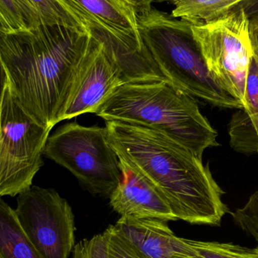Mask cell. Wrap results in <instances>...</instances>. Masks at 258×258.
I'll use <instances>...</instances> for the list:
<instances>
[{
	"mask_svg": "<svg viewBox=\"0 0 258 258\" xmlns=\"http://www.w3.org/2000/svg\"><path fill=\"white\" fill-rule=\"evenodd\" d=\"M44 25H63L87 30L62 0H29Z\"/></svg>",
	"mask_w": 258,
	"mask_h": 258,
	"instance_id": "e0dca14e",
	"label": "cell"
},
{
	"mask_svg": "<svg viewBox=\"0 0 258 258\" xmlns=\"http://www.w3.org/2000/svg\"><path fill=\"white\" fill-rule=\"evenodd\" d=\"M229 134L236 151L258 153V55L254 48L247 80L246 107L233 114Z\"/></svg>",
	"mask_w": 258,
	"mask_h": 258,
	"instance_id": "4fadbf2b",
	"label": "cell"
},
{
	"mask_svg": "<svg viewBox=\"0 0 258 258\" xmlns=\"http://www.w3.org/2000/svg\"><path fill=\"white\" fill-rule=\"evenodd\" d=\"M0 258H44L26 235L12 209L0 201Z\"/></svg>",
	"mask_w": 258,
	"mask_h": 258,
	"instance_id": "5bb4252c",
	"label": "cell"
},
{
	"mask_svg": "<svg viewBox=\"0 0 258 258\" xmlns=\"http://www.w3.org/2000/svg\"><path fill=\"white\" fill-rule=\"evenodd\" d=\"M0 125V196L16 197L31 187L53 127L41 125L19 105L5 79Z\"/></svg>",
	"mask_w": 258,
	"mask_h": 258,
	"instance_id": "5b68a950",
	"label": "cell"
},
{
	"mask_svg": "<svg viewBox=\"0 0 258 258\" xmlns=\"http://www.w3.org/2000/svg\"><path fill=\"white\" fill-rule=\"evenodd\" d=\"M192 33L217 83L246 107L252 31L243 9L236 6L221 19L192 24Z\"/></svg>",
	"mask_w": 258,
	"mask_h": 258,
	"instance_id": "52a82bcc",
	"label": "cell"
},
{
	"mask_svg": "<svg viewBox=\"0 0 258 258\" xmlns=\"http://www.w3.org/2000/svg\"><path fill=\"white\" fill-rule=\"evenodd\" d=\"M235 224L258 243V190L248 199L243 207L231 213Z\"/></svg>",
	"mask_w": 258,
	"mask_h": 258,
	"instance_id": "d6986e66",
	"label": "cell"
},
{
	"mask_svg": "<svg viewBox=\"0 0 258 258\" xmlns=\"http://www.w3.org/2000/svg\"><path fill=\"white\" fill-rule=\"evenodd\" d=\"M107 230L109 233V258H146L121 236L115 225L109 226Z\"/></svg>",
	"mask_w": 258,
	"mask_h": 258,
	"instance_id": "44dd1931",
	"label": "cell"
},
{
	"mask_svg": "<svg viewBox=\"0 0 258 258\" xmlns=\"http://www.w3.org/2000/svg\"><path fill=\"white\" fill-rule=\"evenodd\" d=\"M244 0H172L171 15L192 24H204L228 15Z\"/></svg>",
	"mask_w": 258,
	"mask_h": 258,
	"instance_id": "9a60e30c",
	"label": "cell"
},
{
	"mask_svg": "<svg viewBox=\"0 0 258 258\" xmlns=\"http://www.w3.org/2000/svg\"><path fill=\"white\" fill-rule=\"evenodd\" d=\"M44 155L71 171L93 195L109 198L121 180L119 158L106 127L65 124L49 136Z\"/></svg>",
	"mask_w": 258,
	"mask_h": 258,
	"instance_id": "8992f818",
	"label": "cell"
},
{
	"mask_svg": "<svg viewBox=\"0 0 258 258\" xmlns=\"http://www.w3.org/2000/svg\"><path fill=\"white\" fill-rule=\"evenodd\" d=\"M73 258H109V233L107 229L91 239L76 244Z\"/></svg>",
	"mask_w": 258,
	"mask_h": 258,
	"instance_id": "ffe728a7",
	"label": "cell"
},
{
	"mask_svg": "<svg viewBox=\"0 0 258 258\" xmlns=\"http://www.w3.org/2000/svg\"><path fill=\"white\" fill-rule=\"evenodd\" d=\"M138 25L144 46L172 86L215 107L243 109L212 77L192 24L152 8L138 15Z\"/></svg>",
	"mask_w": 258,
	"mask_h": 258,
	"instance_id": "277c9868",
	"label": "cell"
},
{
	"mask_svg": "<svg viewBox=\"0 0 258 258\" xmlns=\"http://www.w3.org/2000/svg\"><path fill=\"white\" fill-rule=\"evenodd\" d=\"M168 222L157 218L121 217L115 227L146 258H173L177 254L193 257L186 239L176 236Z\"/></svg>",
	"mask_w": 258,
	"mask_h": 258,
	"instance_id": "7c38bea8",
	"label": "cell"
},
{
	"mask_svg": "<svg viewBox=\"0 0 258 258\" xmlns=\"http://www.w3.org/2000/svg\"><path fill=\"white\" fill-rule=\"evenodd\" d=\"M90 39L89 30L63 25L0 33L2 79L15 101L41 125L53 128L61 122Z\"/></svg>",
	"mask_w": 258,
	"mask_h": 258,
	"instance_id": "6da1fadb",
	"label": "cell"
},
{
	"mask_svg": "<svg viewBox=\"0 0 258 258\" xmlns=\"http://www.w3.org/2000/svg\"><path fill=\"white\" fill-rule=\"evenodd\" d=\"M243 9L249 21L251 31L258 29V0H244L238 6Z\"/></svg>",
	"mask_w": 258,
	"mask_h": 258,
	"instance_id": "7402d4cb",
	"label": "cell"
},
{
	"mask_svg": "<svg viewBox=\"0 0 258 258\" xmlns=\"http://www.w3.org/2000/svg\"><path fill=\"white\" fill-rule=\"evenodd\" d=\"M173 258H197L194 257H190V256L184 255V254H177V255L174 256Z\"/></svg>",
	"mask_w": 258,
	"mask_h": 258,
	"instance_id": "d4e9b609",
	"label": "cell"
},
{
	"mask_svg": "<svg viewBox=\"0 0 258 258\" xmlns=\"http://www.w3.org/2000/svg\"><path fill=\"white\" fill-rule=\"evenodd\" d=\"M26 235L44 258H69L75 246L72 208L55 189L33 186L15 209Z\"/></svg>",
	"mask_w": 258,
	"mask_h": 258,
	"instance_id": "ba28073f",
	"label": "cell"
},
{
	"mask_svg": "<svg viewBox=\"0 0 258 258\" xmlns=\"http://www.w3.org/2000/svg\"><path fill=\"white\" fill-rule=\"evenodd\" d=\"M118 157L148 179L177 220L220 226L229 212L224 192L202 157L167 134L121 121H106Z\"/></svg>",
	"mask_w": 258,
	"mask_h": 258,
	"instance_id": "7a4b0ae2",
	"label": "cell"
},
{
	"mask_svg": "<svg viewBox=\"0 0 258 258\" xmlns=\"http://www.w3.org/2000/svg\"><path fill=\"white\" fill-rule=\"evenodd\" d=\"M106 121H121L167 134L198 156L219 145L218 132L195 98L169 82L125 83L97 110Z\"/></svg>",
	"mask_w": 258,
	"mask_h": 258,
	"instance_id": "3957f363",
	"label": "cell"
},
{
	"mask_svg": "<svg viewBox=\"0 0 258 258\" xmlns=\"http://www.w3.org/2000/svg\"><path fill=\"white\" fill-rule=\"evenodd\" d=\"M197 258H258V247L250 248L231 242H204L186 239Z\"/></svg>",
	"mask_w": 258,
	"mask_h": 258,
	"instance_id": "ac0fdd59",
	"label": "cell"
},
{
	"mask_svg": "<svg viewBox=\"0 0 258 258\" xmlns=\"http://www.w3.org/2000/svg\"><path fill=\"white\" fill-rule=\"evenodd\" d=\"M124 84L119 67L104 44L91 34L89 48L77 70L61 121L83 113H96L114 92Z\"/></svg>",
	"mask_w": 258,
	"mask_h": 258,
	"instance_id": "9c48e42d",
	"label": "cell"
},
{
	"mask_svg": "<svg viewBox=\"0 0 258 258\" xmlns=\"http://www.w3.org/2000/svg\"><path fill=\"white\" fill-rule=\"evenodd\" d=\"M251 36H252L253 45H254V50H255L258 55V29L253 30Z\"/></svg>",
	"mask_w": 258,
	"mask_h": 258,
	"instance_id": "cb8c5ba5",
	"label": "cell"
},
{
	"mask_svg": "<svg viewBox=\"0 0 258 258\" xmlns=\"http://www.w3.org/2000/svg\"><path fill=\"white\" fill-rule=\"evenodd\" d=\"M42 25L40 18L29 0H0V32L19 33Z\"/></svg>",
	"mask_w": 258,
	"mask_h": 258,
	"instance_id": "2e32d148",
	"label": "cell"
},
{
	"mask_svg": "<svg viewBox=\"0 0 258 258\" xmlns=\"http://www.w3.org/2000/svg\"><path fill=\"white\" fill-rule=\"evenodd\" d=\"M86 29L110 36L133 52L149 54L142 43L138 15L126 0H62Z\"/></svg>",
	"mask_w": 258,
	"mask_h": 258,
	"instance_id": "30bf717a",
	"label": "cell"
},
{
	"mask_svg": "<svg viewBox=\"0 0 258 258\" xmlns=\"http://www.w3.org/2000/svg\"><path fill=\"white\" fill-rule=\"evenodd\" d=\"M136 12V15H139L145 13L152 9L153 3H164L168 0H126Z\"/></svg>",
	"mask_w": 258,
	"mask_h": 258,
	"instance_id": "603a6c76",
	"label": "cell"
},
{
	"mask_svg": "<svg viewBox=\"0 0 258 258\" xmlns=\"http://www.w3.org/2000/svg\"><path fill=\"white\" fill-rule=\"evenodd\" d=\"M119 166L121 180L109 197L115 212L122 218L177 221L165 197L147 177L121 158Z\"/></svg>",
	"mask_w": 258,
	"mask_h": 258,
	"instance_id": "8fae6325",
	"label": "cell"
}]
</instances>
